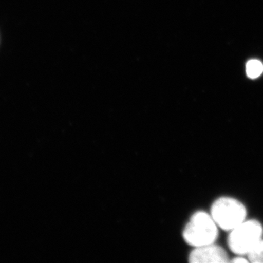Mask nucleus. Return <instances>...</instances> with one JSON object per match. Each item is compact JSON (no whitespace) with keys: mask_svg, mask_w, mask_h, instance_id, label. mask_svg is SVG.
<instances>
[{"mask_svg":"<svg viewBox=\"0 0 263 263\" xmlns=\"http://www.w3.org/2000/svg\"><path fill=\"white\" fill-rule=\"evenodd\" d=\"M230 262H249L248 259H246L245 257H235V258L231 259L230 260Z\"/></svg>","mask_w":263,"mask_h":263,"instance_id":"nucleus-7","label":"nucleus"},{"mask_svg":"<svg viewBox=\"0 0 263 263\" xmlns=\"http://www.w3.org/2000/svg\"><path fill=\"white\" fill-rule=\"evenodd\" d=\"M246 70L250 79H257L263 72L262 63L257 60H250L247 62Z\"/></svg>","mask_w":263,"mask_h":263,"instance_id":"nucleus-6","label":"nucleus"},{"mask_svg":"<svg viewBox=\"0 0 263 263\" xmlns=\"http://www.w3.org/2000/svg\"><path fill=\"white\" fill-rule=\"evenodd\" d=\"M247 256L249 262L263 263V239L256 243Z\"/></svg>","mask_w":263,"mask_h":263,"instance_id":"nucleus-5","label":"nucleus"},{"mask_svg":"<svg viewBox=\"0 0 263 263\" xmlns=\"http://www.w3.org/2000/svg\"><path fill=\"white\" fill-rule=\"evenodd\" d=\"M218 235L217 224L212 215L205 212L195 213L183 232L185 241L194 247L215 243Z\"/></svg>","mask_w":263,"mask_h":263,"instance_id":"nucleus-1","label":"nucleus"},{"mask_svg":"<svg viewBox=\"0 0 263 263\" xmlns=\"http://www.w3.org/2000/svg\"><path fill=\"white\" fill-rule=\"evenodd\" d=\"M247 209L233 197H222L212 204L211 215L219 228L231 231L246 220Z\"/></svg>","mask_w":263,"mask_h":263,"instance_id":"nucleus-2","label":"nucleus"},{"mask_svg":"<svg viewBox=\"0 0 263 263\" xmlns=\"http://www.w3.org/2000/svg\"><path fill=\"white\" fill-rule=\"evenodd\" d=\"M263 227L255 219L245 220L230 231L228 243L232 252L247 255L250 249L262 239Z\"/></svg>","mask_w":263,"mask_h":263,"instance_id":"nucleus-3","label":"nucleus"},{"mask_svg":"<svg viewBox=\"0 0 263 263\" xmlns=\"http://www.w3.org/2000/svg\"><path fill=\"white\" fill-rule=\"evenodd\" d=\"M189 261L191 263L230 262L224 249L214 243L195 247L189 256Z\"/></svg>","mask_w":263,"mask_h":263,"instance_id":"nucleus-4","label":"nucleus"}]
</instances>
